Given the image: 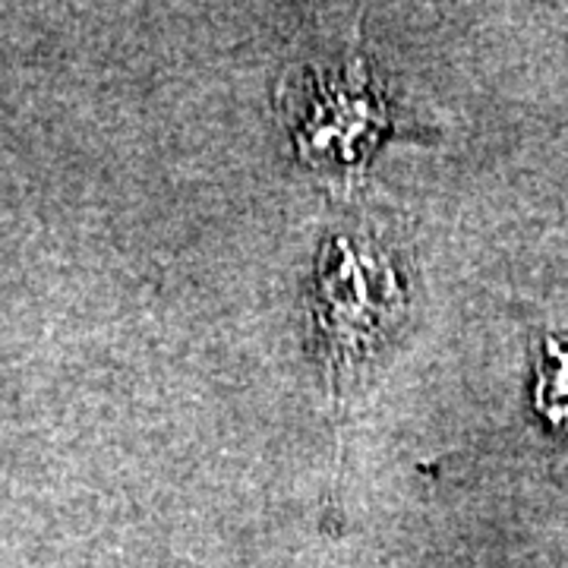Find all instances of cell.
<instances>
[{
	"label": "cell",
	"mask_w": 568,
	"mask_h": 568,
	"mask_svg": "<svg viewBox=\"0 0 568 568\" xmlns=\"http://www.w3.org/2000/svg\"><path fill=\"white\" fill-rule=\"evenodd\" d=\"M410 310L405 246L373 224L325 234L306 294L310 345L323 373L345 386L386 351Z\"/></svg>",
	"instance_id": "6da1fadb"
},
{
	"label": "cell",
	"mask_w": 568,
	"mask_h": 568,
	"mask_svg": "<svg viewBox=\"0 0 568 568\" xmlns=\"http://www.w3.org/2000/svg\"><path fill=\"white\" fill-rule=\"evenodd\" d=\"M284 126L316 168H361L388 130V99L364 61L306 67L282 89Z\"/></svg>",
	"instance_id": "7a4b0ae2"
}]
</instances>
